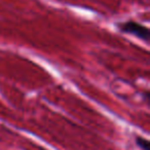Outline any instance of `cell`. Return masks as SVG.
Here are the masks:
<instances>
[{"label":"cell","instance_id":"cell-1","mask_svg":"<svg viewBox=\"0 0 150 150\" xmlns=\"http://www.w3.org/2000/svg\"><path fill=\"white\" fill-rule=\"evenodd\" d=\"M116 27L122 33L134 35L145 42H148V40H149V29L143 24H140L135 21H127L117 23Z\"/></svg>","mask_w":150,"mask_h":150},{"label":"cell","instance_id":"cell-2","mask_svg":"<svg viewBox=\"0 0 150 150\" xmlns=\"http://www.w3.org/2000/svg\"><path fill=\"white\" fill-rule=\"evenodd\" d=\"M135 143L141 150H150V142L146 138L138 136L135 139Z\"/></svg>","mask_w":150,"mask_h":150}]
</instances>
